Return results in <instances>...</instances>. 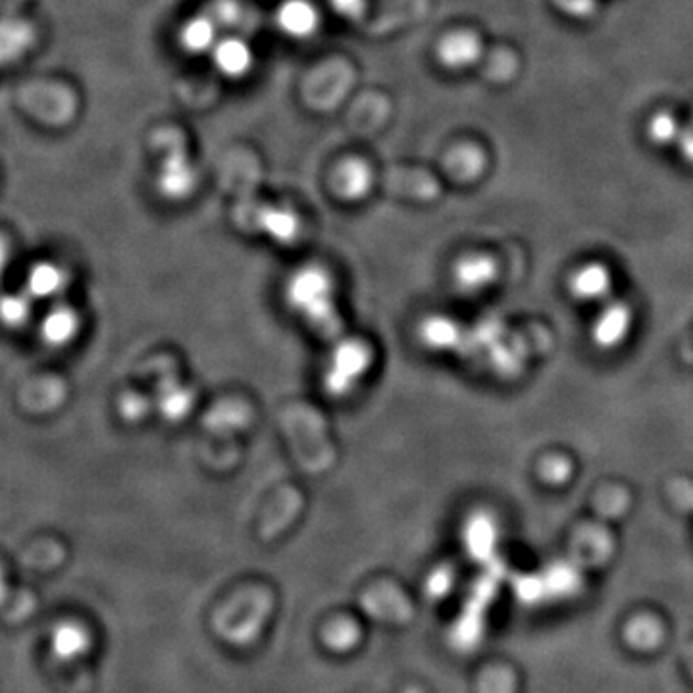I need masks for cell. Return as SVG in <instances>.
I'll return each mask as SVG.
<instances>
[{
    "label": "cell",
    "instance_id": "cell-19",
    "mask_svg": "<svg viewBox=\"0 0 693 693\" xmlns=\"http://www.w3.org/2000/svg\"><path fill=\"white\" fill-rule=\"evenodd\" d=\"M682 124L674 114L669 110H661L651 116L648 124V137L651 143L657 147H669V145L679 143L682 136Z\"/></svg>",
    "mask_w": 693,
    "mask_h": 693
},
{
    "label": "cell",
    "instance_id": "cell-8",
    "mask_svg": "<svg viewBox=\"0 0 693 693\" xmlns=\"http://www.w3.org/2000/svg\"><path fill=\"white\" fill-rule=\"evenodd\" d=\"M374 185V172L369 162L359 157L341 160L333 170V189L345 201H361Z\"/></svg>",
    "mask_w": 693,
    "mask_h": 693
},
{
    "label": "cell",
    "instance_id": "cell-29",
    "mask_svg": "<svg viewBox=\"0 0 693 693\" xmlns=\"http://www.w3.org/2000/svg\"><path fill=\"white\" fill-rule=\"evenodd\" d=\"M408 693H418V692H408Z\"/></svg>",
    "mask_w": 693,
    "mask_h": 693
},
{
    "label": "cell",
    "instance_id": "cell-12",
    "mask_svg": "<svg viewBox=\"0 0 693 693\" xmlns=\"http://www.w3.org/2000/svg\"><path fill=\"white\" fill-rule=\"evenodd\" d=\"M257 218L263 234L279 245H294L301 237V218L287 206H264Z\"/></svg>",
    "mask_w": 693,
    "mask_h": 693
},
{
    "label": "cell",
    "instance_id": "cell-28",
    "mask_svg": "<svg viewBox=\"0 0 693 693\" xmlns=\"http://www.w3.org/2000/svg\"><path fill=\"white\" fill-rule=\"evenodd\" d=\"M676 145H679L680 157L693 167V120L690 126L682 129V136Z\"/></svg>",
    "mask_w": 693,
    "mask_h": 693
},
{
    "label": "cell",
    "instance_id": "cell-10",
    "mask_svg": "<svg viewBox=\"0 0 693 693\" xmlns=\"http://www.w3.org/2000/svg\"><path fill=\"white\" fill-rule=\"evenodd\" d=\"M90 636L84 626L74 620H64L51 632V653L61 663H74L89 651Z\"/></svg>",
    "mask_w": 693,
    "mask_h": 693
},
{
    "label": "cell",
    "instance_id": "cell-13",
    "mask_svg": "<svg viewBox=\"0 0 693 693\" xmlns=\"http://www.w3.org/2000/svg\"><path fill=\"white\" fill-rule=\"evenodd\" d=\"M498 276V263L488 255H468L455 266V281L467 291H480L493 284Z\"/></svg>",
    "mask_w": 693,
    "mask_h": 693
},
{
    "label": "cell",
    "instance_id": "cell-21",
    "mask_svg": "<svg viewBox=\"0 0 693 693\" xmlns=\"http://www.w3.org/2000/svg\"><path fill=\"white\" fill-rule=\"evenodd\" d=\"M483 162L486 159H483V152L480 149H476L475 145H465V147L451 152L449 168L462 178H475L482 172Z\"/></svg>",
    "mask_w": 693,
    "mask_h": 693
},
{
    "label": "cell",
    "instance_id": "cell-1",
    "mask_svg": "<svg viewBox=\"0 0 693 693\" xmlns=\"http://www.w3.org/2000/svg\"><path fill=\"white\" fill-rule=\"evenodd\" d=\"M287 307L310 330L326 340H340L343 332L332 274L320 264H305L291 271L284 287Z\"/></svg>",
    "mask_w": 693,
    "mask_h": 693
},
{
    "label": "cell",
    "instance_id": "cell-16",
    "mask_svg": "<svg viewBox=\"0 0 693 693\" xmlns=\"http://www.w3.org/2000/svg\"><path fill=\"white\" fill-rule=\"evenodd\" d=\"M630 330V310L625 305H617L605 310L596 324V343L601 346H615L622 343Z\"/></svg>",
    "mask_w": 693,
    "mask_h": 693
},
{
    "label": "cell",
    "instance_id": "cell-9",
    "mask_svg": "<svg viewBox=\"0 0 693 693\" xmlns=\"http://www.w3.org/2000/svg\"><path fill=\"white\" fill-rule=\"evenodd\" d=\"M79 333V317L68 305H56L39 324V338L51 349H64Z\"/></svg>",
    "mask_w": 693,
    "mask_h": 693
},
{
    "label": "cell",
    "instance_id": "cell-17",
    "mask_svg": "<svg viewBox=\"0 0 693 693\" xmlns=\"http://www.w3.org/2000/svg\"><path fill=\"white\" fill-rule=\"evenodd\" d=\"M160 413L164 415L167 420H181L188 416L189 411L193 407V393L185 385L172 382L170 385L160 387L159 401Z\"/></svg>",
    "mask_w": 693,
    "mask_h": 693
},
{
    "label": "cell",
    "instance_id": "cell-2",
    "mask_svg": "<svg viewBox=\"0 0 693 693\" xmlns=\"http://www.w3.org/2000/svg\"><path fill=\"white\" fill-rule=\"evenodd\" d=\"M372 349L361 338L335 340L322 372V387L333 399H345L372 366Z\"/></svg>",
    "mask_w": 693,
    "mask_h": 693
},
{
    "label": "cell",
    "instance_id": "cell-25",
    "mask_svg": "<svg viewBox=\"0 0 693 693\" xmlns=\"http://www.w3.org/2000/svg\"><path fill=\"white\" fill-rule=\"evenodd\" d=\"M149 407H151V403L145 395H141V393H128V395L121 397L120 415L121 418H126L129 423H137V420H141L147 415Z\"/></svg>",
    "mask_w": 693,
    "mask_h": 693
},
{
    "label": "cell",
    "instance_id": "cell-22",
    "mask_svg": "<svg viewBox=\"0 0 693 693\" xmlns=\"http://www.w3.org/2000/svg\"><path fill=\"white\" fill-rule=\"evenodd\" d=\"M31 299L30 295L22 291V294H8L2 299V320L8 328H20L25 324V320L30 318L31 312Z\"/></svg>",
    "mask_w": 693,
    "mask_h": 693
},
{
    "label": "cell",
    "instance_id": "cell-14",
    "mask_svg": "<svg viewBox=\"0 0 693 693\" xmlns=\"http://www.w3.org/2000/svg\"><path fill=\"white\" fill-rule=\"evenodd\" d=\"M218 30L220 25L211 14L195 15L181 28V49L189 54L212 53L218 43Z\"/></svg>",
    "mask_w": 693,
    "mask_h": 693
},
{
    "label": "cell",
    "instance_id": "cell-4",
    "mask_svg": "<svg viewBox=\"0 0 693 693\" xmlns=\"http://www.w3.org/2000/svg\"><path fill=\"white\" fill-rule=\"evenodd\" d=\"M196 188V172L185 152H168L157 173V189L170 201L188 199Z\"/></svg>",
    "mask_w": 693,
    "mask_h": 693
},
{
    "label": "cell",
    "instance_id": "cell-15",
    "mask_svg": "<svg viewBox=\"0 0 693 693\" xmlns=\"http://www.w3.org/2000/svg\"><path fill=\"white\" fill-rule=\"evenodd\" d=\"M610 286H612V278H610L609 268L599 263L584 264L582 268L574 271L573 281H571L574 295L584 301L605 299L610 291Z\"/></svg>",
    "mask_w": 693,
    "mask_h": 693
},
{
    "label": "cell",
    "instance_id": "cell-5",
    "mask_svg": "<svg viewBox=\"0 0 693 693\" xmlns=\"http://www.w3.org/2000/svg\"><path fill=\"white\" fill-rule=\"evenodd\" d=\"M483 45L475 31L457 30L447 33L437 43L436 56L444 68L457 70L470 68L482 56Z\"/></svg>",
    "mask_w": 693,
    "mask_h": 693
},
{
    "label": "cell",
    "instance_id": "cell-11",
    "mask_svg": "<svg viewBox=\"0 0 693 693\" xmlns=\"http://www.w3.org/2000/svg\"><path fill=\"white\" fill-rule=\"evenodd\" d=\"M66 284H68V276L64 268L51 260H43L31 266L23 291L30 295L33 301H46L61 295L66 289Z\"/></svg>",
    "mask_w": 693,
    "mask_h": 693
},
{
    "label": "cell",
    "instance_id": "cell-24",
    "mask_svg": "<svg viewBox=\"0 0 693 693\" xmlns=\"http://www.w3.org/2000/svg\"><path fill=\"white\" fill-rule=\"evenodd\" d=\"M211 15L218 25L234 28V25L242 22V4L237 0H216L214 7H212Z\"/></svg>",
    "mask_w": 693,
    "mask_h": 693
},
{
    "label": "cell",
    "instance_id": "cell-6",
    "mask_svg": "<svg viewBox=\"0 0 693 693\" xmlns=\"http://www.w3.org/2000/svg\"><path fill=\"white\" fill-rule=\"evenodd\" d=\"M320 12L312 0H284L276 10L279 31L291 39H310L320 30Z\"/></svg>",
    "mask_w": 693,
    "mask_h": 693
},
{
    "label": "cell",
    "instance_id": "cell-18",
    "mask_svg": "<svg viewBox=\"0 0 693 693\" xmlns=\"http://www.w3.org/2000/svg\"><path fill=\"white\" fill-rule=\"evenodd\" d=\"M322 640L328 649H332L335 653H346L356 648V643L361 641V628L349 618H340L326 628L322 632Z\"/></svg>",
    "mask_w": 693,
    "mask_h": 693
},
{
    "label": "cell",
    "instance_id": "cell-7",
    "mask_svg": "<svg viewBox=\"0 0 693 693\" xmlns=\"http://www.w3.org/2000/svg\"><path fill=\"white\" fill-rule=\"evenodd\" d=\"M211 56L214 68L230 79L247 76L255 66V51L249 45V41H245L239 35L218 39V43L212 49Z\"/></svg>",
    "mask_w": 693,
    "mask_h": 693
},
{
    "label": "cell",
    "instance_id": "cell-3",
    "mask_svg": "<svg viewBox=\"0 0 693 693\" xmlns=\"http://www.w3.org/2000/svg\"><path fill=\"white\" fill-rule=\"evenodd\" d=\"M268 615V604L263 597L247 599V604L230 607L218 618V633L234 646H249L257 640L264 618Z\"/></svg>",
    "mask_w": 693,
    "mask_h": 693
},
{
    "label": "cell",
    "instance_id": "cell-26",
    "mask_svg": "<svg viewBox=\"0 0 693 693\" xmlns=\"http://www.w3.org/2000/svg\"><path fill=\"white\" fill-rule=\"evenodd\" d=\"M333 10L345 20H361L366 14L369 0H330Z\"/></svg>",
    "mask_w": 693,
    "mask_h": 693
},
{
    "label": "cell",
    "instance_id": "cell-27",
    "mask_svg": "<svg viewBox=\"0 0 693 693\" xmlns=\"http://www.w3.org/2000/svg\"><path fill=\"white\" fill-rule=\"evenodd\" d=\"M557 2L563 12L573 18H588L596 10V0H557Z\"/></svg>",
    "mask_w": 693,
    "mask_h": 693
},
{
    "label": "cell",
    "instance_id": "cell-23",
    "mask_svg": "<svg viewBox=\"0 0 693 693\" xmlns=\"http://www.w3.org/2000/svg\"><path fill=\"white\" fill-rule=\"evenodd\" d=\"M420 338L431 349L451 346L452 341H455V326L445 318H430L424 322Z\"/></svg>",
    "mask_w": 693,
    "mask_h": 693
},
{
    "label": "cell",
    "instance_id": "cell-20",
    "mask_svg": "<svg viewBox=\"0 0 693 693\" xmlns=\"http://www.w3.org/2000/svg\"><path fill=\"white\" fill-rule=\"evenodd\" d=\"M33 43V30H31L28 23L23 22H7L2 28V54L4 58H12V56H20L25 53Z\"/></svg>",
    "mask_w": 693,
    "mask_h": 693
}]
</instances>
